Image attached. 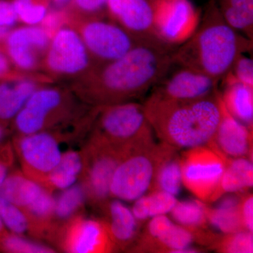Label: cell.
I'll return each mask as SVG.
<instances>
[{"instance_id":"2e32d148","label":"cell","mask_w":253,"mask_h":253,"mask_svg":"<svg viewBox=\"0 0 253 253\" xmlns=\"http://www.w3.org/2000/svg\"><path fill=\"white\" fill-rule=\"evenodd\" d=\"M106 10L113 22L138 41L158 39L153 0H108Z\"/></svg>"},{"instance_id":"d6986e66","label":"cell","mask_w":253,"mask_h":253,"mask_svg":"<svg viewBox=\"0 0 253 253\" xmlns=\"http://www.w3.org/2000/svg\"><path fill=\"white\" fill-rule=\"evenodd\" d=\"M99 209L116 250L129 251L140 234V223L131 210L117 199L108 200Z\"/></svg>"},{"instance_id":"5b68a950","label":"cell","mask_w":253,"mask_h":253,"mask_svg":"<svg viewBox=\"0 0 253 253\" xmlns=\"http://www.w3.org/2000/svg\"><path fill=\"white\" fill-rule=\"evenodd\" d=\"M176 150L155 141L127 155L115 170L110 184V196L131 202L151 191L161 165Z\"/></svg>"},{"instance_id":"74e56055","label":"cell","mask_w":253,"mask_h":253,"mask_svg":"<svg viewBox=\"0 0 253 253\" xmlns=\"http://www.w3.org/2000/svg\"><path fill=\"white\" fill-rule=\"evenodd\" d=\"M108 0H71V7L85 14H98L104 9Z\"/></svg>"},{"instance_id":"277c9868","label":"cell","mask_w":253,"mask_h":253,"mask_svg":"<svg viewBox=\"0 0 253 253\" xmlns=\"http://www.w3.org/2000/svg\"><path fill=\"white\" fill-rule=\"evenodd\" d=\"M90 136L126 155L155 142L144 106L135 101L99 107Z\"/></svg>"},{"instance_id":"ba28073f","label":"cell","mask_w":253,"mask_h":253,"mask_svg":"<svg viewBox=\"0 0 253 253\" xmlns=\"http://www.w3.org/2000/svg\"><path fill=\"white\" fill-rule=\"evenodd\" d=\"M84 166L81 183L86 202L98 209L110 197V184L116 168L127 155L89 136L82 149Z\"/></svg>"},{"instance_id":"8d00e7d4","label":"cell","mask_w":253,"mask_h":253,"mask_svg":"<svg viewBox=\"0 0 253 253\" xmlns=\"http://www.w3.org/2000/svg\"><path fill=\"white\" fill-rule=\"evenodd\" d=\"M240 214L245 230L253 231V198L252 194L243 195L240 201Z\"/></svg>"},{"instance_id":"83f0119b","label":"cell","mask_w":253,"mask_h":253,"mask_svg":"<svg viewBox=\"0 0 253 253\" xmlns=\"http://www.w3.org/2000/svg\"><path fill=\"white\" fill-rule=\"evenodd\" d=\"M86 202L85 191L81 183L63 190L55 199L53 234L63 223L81 214Z\"/></svg>"},{"instance_id":"7bdbcfd3","label":"cell","mask_w":253,"mask_h":253,"mask_svg":"<svg viewBox=\"0 0 253 253\" xmlns=\"http://www.w3.org/2000/svg\"><path fill=\"white\" fill-rule=\"evenodd\" d=\"M52 1L53 4L56 5V6H63L66 4H68L71 0H50Z\"/></svg>"},{"instance_id":"d590c367","label":"cell","mask_w":253,"mask_h":253,"mask_svg":"<svg viewBox=\"0 0 253 253\" xmlns=\"http://www.w3.org/2000/svg\"><path fill=\"white\" fill-rule=\"evenodd\" d=\"M15 152L11 143H0V187L14 163Z\"/></svg>"},{"instance_id":"8992f818","label":"cell","mask_w":253,"mask_h":253,"mask_svg":"<svg viewBox=\"0 0 253 253\" xmlns=\"http://www.w3.org/2000/svg\"><path fill=\"white\" fill-rule=\"evenodd\" d=\"M72 96L59 88H38L13 120L17 134L57 130L76 113Z\"/></svg>"},{"instance_id":"ab89813d","label":"cell","mask_w":253,"mask_h":253,"mask_svg":"<svg viewBox=\"0 0 253 253\" xmlns=\"http://www.w3.org/2000/svg\"><path fill=\"white\" fill-rule=\"evenodd\" d=\"M2 48L0 47V81L13 78L12 63Z\"/></svg>"},{"instance_id":"f35d334b","label":"cell","mask_w":253,"mask_h":253,"mask_svg":"<svg viewBox=\"0 0 253 253\" xmlns=\"http://www.w3.org/2000/svg\"><path fill=\"white\" fill-rule=\"evenodd\" d=\"M18 21L11 1L0 0V27L11 28Z\"/></svg>"},{"instance_id":"4fadbf2b","label":"cell","mask_w":253,"mask_h":253,"mask_svg":"<svg viewBox=\"0 0 253 253\" xmlns=\"http://www.w3.org/2000/svg\"><path fill=\"white\" fill-rule=\"evenodd\" d=\"M91 56L81 35L70 28H59L50 40L45 63L51 73L72 76L92 69Z\"/></svg>"},{"instance_id":"d4e9b609","label":"cell","mask_w":253,"mask_h":253,"mask_svg":"<svg viewBox=\"0 0 253 253\" xmlns=\"http://www.w3.org/2000/svg\"><path fill=\"white\" fill-rule=\"evenodd\" d=\"M83 151L70 149L61 156L57 166L54 168L46 181V188L51 191L68 189L81 180L84 169Z\"/></svg>"},{"instance_id":"836d02e7","label":"cell","mask_w":253,"mask_h":253,"mask_svg":"<svg viewBox=\"0 0 253 253\" xmlns=\"http://www.w3.org/2000/svg\"><path fill=\"white\" fill-rule=\"evenodd\" d=\"M211 248L219 253H252L253 233L242 231L225 234L220 236Z\"/></svg>"},{"instance_id":"8fae6325","label":"cell","mask_w":253,"mask_h":253,"mask_svg":"<svg viewBox=\"0 0 253 253\" xmlns=\"http://www.w3.org/2000/svg\"><path fill=\"white\" fill-rule=\"evenodd\" d=\"M154 30L160 41L178 46L194 34L201 12L191 0H153Z\"/></svg>"},{"instance_id":"cb8c5ba5","label":"cell","mask_w":253,"mask_h":253,"mask_svg":"<svg viewBox=\"0 0 253 253\" xmlns=\"http://www.w3.org/2000/svg\"><path fill=\"white\" fill-rule=\"evenodd\" d=\"M45 189L25 175L22 171H12L0 187V196L24 210L34 202Z\"/></svg>"},{"instance_id":"e0dca14e","label":"cell","mask_w":253,"mask_h":253,"mask_svg":"<svg viewBox=\"0 0 253 253\" xmlns=\"http://www.w3.org/2000/svg\"><path fill=\"white\" fill-rule=\"evenodd\" d=\"M50 40L42 26H24L10 31L3 47L16 68L31 71L38 66V55L47 49Z\"/></svg>"},{"instance_id":"e575fe53","label":"cell","mask_w":253,"mask_h":253,"mask_svg":"<svg viewBox=\"0 0 253 253\" xmlns=\"http://www.w3.org/2000/svg\"><path fill=\"white\" fill-rule=\"evenodd\" d=\"M227 74L235 81L253 87V61L246 54H241L234 61Z\"/></svg>"},{"instance_id":"4316f807","label":"cell","mask_w":253,"mask_h":253,"mask_svg":"<svg viewBox=\"0 0 253 253\" xmlns=\"http://www.w3.org/2000/svg\"><path fill=\"white\" fill-rule=\"evenodd\" d=\"M241 197L228 196L215 208L208 206V222L224 234L245 230L240 214Z\"/></svg>"},{"instance_id":"7a4b0ae2","label":"cell","mask_w":253,"mask_h":253,"mask_svg":"<svg viewBox=\"0 0 253 253\" xmlns=\"http://www.w3.org/2000/svg\"><path fill=\"white\" fill-rule=\"evenodd\" d=\"M143 106L154 134L161 142L176 149L209 146L221 116L219 91L191 101H173L151 94Z\"/></svg>"},{"instance_id":"44dd1931","label":"cell","mask_w":253,"mask_h":253,"mask_svg":"<svg viewBox=\"0 0 253 253\" xmlns=\"http://www.w3.org/2000/svg\"><path fill=\"white\" fill-rule=\"evenodd\" d=\"M207 210L201 200H187L177 201L170 212L179 225L196 234L198 243L211 246L219 235L208 231Z\"/></svg>"},{"instance_id":"b9f144b4","label":"cell","mask_w":253,"mask_h":253,"mask_svg":"<svg viewBox=\"0 0 253 253\" xmlns=\"http://www.w3.org/2000/svg\"><path fill=\"white\" fill-rule=\"evenodd\" d=\"M6 125L4 124V123H2L0 122V143L2 141L3 138L4 137L5 135H6Z\"/></svg>"},{"instance_id":"5bb4252c","label":"cell","mask_w":253,"mask_h":253,"mask_svg":"<svg viewBox=\"0 0 253 253\" xmlns=\"http://www.w3.org/2000/svg\"><path fill=\"white\" fill-rule=\"evenodd\" d=\"M153 87L151 94L163 99L191 101L213 96L219 91V82L207 74L185 66H178Z\"/></svg>"},{"instance_id":"1f68e13d","label":"cell","mask_w":253,"mask_h":253,"mask_svg":"<svg viewBox=\"0 0 253 253\" xmlns=\"http://www.w3.org/2000/svg\"><path fill=\"white\" fill-rule=\"evenodd\" d=\"M0 251L9 253H54L55 250L26 236L7 232L0 239Z\"/></svg>"},{"instance_id":"6da1fadb","label":"cell","mask_w":253,"mask_h":253,"mask_svg":"<svg viewBox=\"0 0 253 253\" xmlns=\"http://www.w3.org/2000/svg\"><path fill=\"white\" fill-rule=\"evenodd\" d=\"M176 47L158 39L139 41L119 59L95 66L78 86V94L94 107L134 101L174 66Z\"/></svg>"},{"instance_id":"ffe728a7","label":"cell","mask_w":253,"mask_h":253,"mask_svg":"<svg viewBox=\"0 0 253 253\" xmlns=\"http://www.w3.org/2000/svg\"><path fill=\"white\" fill-rule=\"evenodd\" d=\"M221 81L223 82L224 89L219 91V94L226 109L238 121L253 130V86L235 81L229 74Z\"/></svg>"},{"instance_id":"7c38bea8","label":"cell","mask_w":253,"mask_h":253,"mask_svg":"<svg viewBox=\"0 0 253 253\" xmlns=\"http://www.w3.org/2000/svg\"><path fill=\"white\" fill-rule=\"evenodd\" d=\"M79 33L91 57L99 65L119 59L140 41L117 23L99 18L83 22Z\"/></svg>"},{"instance_id":"f1b7e54d","label":"cell","mask_w":253,"mask_h":253,"mask_svg":"<svg viewBox=\"0 0 253 253\" xmlns=\"http://www.w3.org/2000/svg\"><path fill=\"white\" fill-rule=\"evenodd\" d=\"M176 196L163 191H150L136 199L131 212L139 223L170 212L177 203Z\"/></svg>"},{"instance_id":"d6a6232c","label":"cell","mask_w":253,"mask_h":253,"mask_svg":"<svg viewBox=\"0 0 253 253\" xmlns=\"http://www.w3.org/2000/svg\"><path fill=\"white\" fill-rule=\"evenodd\" d=\"M50 0H12L18 21L28 26H37L42 22L48 13Z\"/></svg>"},{"instance_id":"52a82bcc","label":"cell","mask_w":253,"mask_h":253,"mask_svg":"<svg viewBox=\"0 0 253 253\" xmlns=\"http://www.w3.org/2000/svg\"><path fill=\"white\" fill-rule=\"evenodd\" d=\"M64 139L58 131L16 134L12 145L23 174L46 188L48 176L62 156L60 144Z\"/></svg>"},{"instance_id":"60d3db41","label":"cell","mask_w":253,"mask_h":253,"mask_svg":"<svg viewBox=\"0 0 253 253\" xmlns=\"http://www.w3.org/2000/svg\"><path fill=\"white\" fill-rule=\"evenodd\" d=\"M11 28L0 27V46H4L5 41L8 35L11 31Z\"/></svg>"},{"instance_id":"30bf717a","label":"cell","mask_w":253,"mask_h":253,"mask_svg":"<svg viewBox=\"0 0 253 253\" xmlns=\"http://www.w3.org/2000/svg\"><path fill=\"white\" fill-rule=\"evenodd\" d=\"M50 241L65 253H108L117 251L104 221L83 214L59 226Z\"/></svg>"},{"instance_id":"603a6c76","label":"cell","mask_w":253,"mask_h":253,"mask_svg":"<svg viewBox=\"0 0 253 253\" xmlns=\"http://www.w3.org/2000/svg\"><path fill=\"white\" fill-rule=\"evenodd\" d=\"M253 160L248 158H228L214 202L225 194L246 192L253 187Z\"/></svg>"},{"instance_id":"f546056e","label":"cell","mask_w":253,"mask_h":253,"mask_svg":"<svg viewBox=\"0 0 253 253\" xmlns=\"http://www.w3.org/2000/svg\"><path fill=\"white\" fill-rule=\"evenodd\" d=\"M181 185V160L176 151L161 165L151 191H163L176 196L180 193Z\"/></svg>"},{"instance_id":"ac0fdd59","label":"cell","mask_w":253,"mask_h":253,"mask_svg":"<svg viewBox=\"0 0 253 253\" xmlns=\"http://www.w3.org/2000/svg\"><path fill=\"white\" fill-rule=\"evenodd\" d=\"M220 101V121L212 142L208 147L224 158L253 160V130L233 117L226 109L221 97Z\"/></svg>"},{"instance_id":"9c48e42d","label":"cell","mask_w":253,"mask_h":253,"mask_svg":"<svg viewBox=\"0 0 253 253\" xmlns=\"http://www.w3.org/2000/svg\"><path fill=\"white\" fill-rule=\"evenodd\" d=\"M226 159L207 146L186 149L180 157L182 184L201 201L214 202Z\"/></svg>"},{"instance_id":"ee69618b","label":"cell","mask_w":253,"mask_h":253,"mask_svg":"<svg viewBox=\"0 0 253 253\" xmlns=\"http://www.w3.org/2000/svg\"><path fill=\"white\" fill-rule=\"evenodd\" d=\"M7 232H9V231H8L6 228L5 227L4 223H3L1 217H0V239Z\"/></svg>"},{"instance_id":"3957f363","label":"cell","mask_w":253,"mask_h":253,"mask_svg":"<svg viewBox=\"0 0 253 253\" xmlns=\"http://www.w3.org/2000/svg\"><path fill=\"white\" fill-rule=\"evenodd\" d=\"M253 43L228 24L215 1L210 0L194 34L176 47L174 63L220 82L239 55L253 51Z\"/></svg>"},{"instance_id":"7402d4cb","label":"cell","mask_w":253,"mask_h":253,"mask_svg":"<svg viewBox=\"0 0 253 253\" xmlns=\"http://www.w3.org/2000/svg\"><path fill=\"white\" fill-rule=\"evenodd\" d=\"M36 82L26 79L0 81V122L7 125L38 89Z\"/></svg>"},{"instance_id":"4dcf8cb0","label":"cell","mask_w":253,"mask_h":253,"mask_svg":"<svg viewBox=\"0 0 253 253\" xmlns=\"http://www.w3.org/2000/svg\"><path fill=\"white\" fill-rule=\"evenodd\" d=\"M0 217L5 227L13 234L33 237L31 223L26 213L0 196Z\"/></svg>"},{"instance_id":"484cf974","label":"cell","mask_w":253,"mask_h":253,"mask_svg":"<svg viewBox=\"0 0 253 253\" xmlns=\"http://www.w3.org/2000/svg\"><path fill=\"white\" fill-rule=\"evenodd\" d=\"M226 23L253 41V0H214Z\"/></svg>"},{"instance_id":"9a60e30c","label":"cell","mask_w":253,"mask_h":253,"mask_svg":"<svg viewBox=\"0 0 253 253\" xmlns=\"http://www.w3.org/2000/svg\"><path fill=\"white\" fill-rule=\"evenodd\" d=\"M197 242L195 233L174 224L163 215L151 218L129 251L135 253H172Z\"/></svg>"}]
</instances>
